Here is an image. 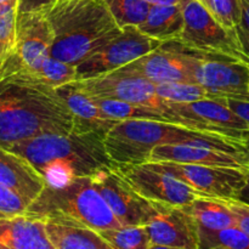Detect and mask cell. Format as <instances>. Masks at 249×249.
<instances>
[{"mask_svg": "<svg viewBox=\"0 0 249 249\" xmlns=\"http://www.w3.org/2000/svg\"><path fill=\"white\" fill-rule=\"evenodd\" d=\"M91 179L95 189L122 226L146 225L155 214L153 202L136 192L119 172L118 167L101 170Z\"/></svg>", "mask_w": 249, "mask_h": 249, "instance_id": "cell-12", "label": "cell"}, {"mask_svg": "<svg viewBox=\"0 0 249 249\" xmlns=\"http://www.w3.org/2000/svg\"><path fill=\"white\" fill-rule=\"evenodd\" d=\"M197 1L201 2L202 5H204L208 10H211V0H197Z\"/></svg>", "mask_w": 249, "mask_h": 249, "instance_id": "cell-40", "label": "cell"}, {"mask_svg": "<svg viewBox=\"0 0 249 249\" xmlns=\"http://www.w3.org/2000/svg\"><path fill=\"white\" fill-rule=\"evenodd\" d=\"M48 17L53 31L51 56L74 66L122 31L104 0H58Z\"/></svg>", "mask_w": 249, "mask_h": 249, "instance_id": "cell-4", "label": "cell"}, {"mask_svg": "<svg viewBox=\"0 0 249 249\" xmlns=\"http://www.w3.org/2000/svg\"><path fill=\"white\" fill-rule=\"evenodd\" d=\"M74 116L56 89L24 72L0 80V146L74 129Z\"/></svg>", "mask_w": 249, "mask_h": 249, "instance_id": "cell-1", "label": "cell"}, {"mask_svg": "<svg viewBox=\"0 0 249 249\" xmlns=\"http://www.w3.org/2000/svg\"><path fill=\"white\" fill-rule=\"evenodd\" d=\"M162 41L143 34L138 27H123L121 33L77 66L78 79L96 77L119 70L151 53Z\"/></svg>", "mask_w": 249, "mask_h": 249, "instance_id": "cell-11", "label": "cell"}, {"mask_svg": "<svg viewBox=\"0 0 249 249\" xmlns=\"http://www.w3.org/2000/svg\"><path fill=\"white\" fill-rule=\"evenodd\" d=\"M58 0H19L18 14L33 11H49Z\"/></svg>", "mask_w": 249, "mask_h": 249, "instance_id": "cell-34", "label": "cell"}, {"mask_svg": "<svg viewBox=\"0 0 249 249\" xmlns=\"http://www.w3.org/2000/svg\"><path fill=\"white\" fill-rule=\"evenodd\" d=\"M148 162H174L184 164L230 167L249 170V156L225 152L198 145H163L151 153ZM147 162V163H148Z\"/></svg>", "mask_w": 249, "mask_h": 249, "instance_id": "cell-16", "label": "cell"}, {"mask_svg": "<svg viewBox=\"0 0 249 249\" xmlns=\"http://www.w3.org/2000/svg\"><path fill=\"white\" fill-rule=\"evenodd\" d=\"M73 83L91 99L118 100L169 113L170 101L157 94L156 84L125 66L106 74L78 79Z\"/></svg>", "mask_w": 249, "mask_h": 249, "instance_id": "cell-9", "label": "cell"}, {"mask_svg": "<svg viewBox=\"0 0 249 249\" xmlns=\"http://www.w3.org/2000/svg\"><path fill=\"white\" fill-rule=\"evenodd\" d=\"M236 199L240 202H243V203H246V204H249V173H248L247 182H246L245 187L241 190V192L238 194V196L236 197Z\"/></svg>", "mask_w": 249, "mask_h": 249, "instance_id": "cell-36", "label": "cell"}, {"mask_svg": "<svg viewBox=\"0 0 249 249\" xmlns=\"http://www.w3.org/2000/svg\"><path fill=\"white\" fill-rule=\"evenodd\" d=\"M99 233L113 249H148L151 246V238L145 225L122 226L99 231Z\"/></svg>", "mask_w": 249, "mask_h": 249, "instance_id": "cell-25", "label": "cell"}, {"mask_svg": "<svg viewBox=\"0 0 249 249\" xmlns=\"http://www.w3.org/2000/svg\"><path fill=\"white\" fill-rule=\"evenodd\" d=\"M180 46L186 53L192 82L202 85L214 99L249 100V62Z\"/></svg>", "mask_w": 249, "mask_h": 249, "instance_id": "cell-7", "label": "cell"}, {"mask_svg": "<svg viewBox=\"0 0 249 249\" xmlns=\"http://www.w3.org/2000/svg\"><path fill=\"white\" fill-rule=\"evenodd\" d=\"M184 28L177 43L192 50L230 56L249 62L237 32L221 23L211 10L197 0H180Z\"/></svg>", "mask_w": 249, "mask_h": 249, "instance_id": "cell-6", "label": "cell"}, {"mask_svg": "<svg viewBox=\"0 0 249 249\" xmlns=\"http://www.w3.org/2000/svg\"><path fill=\"white\" fill-rule=\"evenodd\" d=\"M243 142H245L246 147H247V150L249 152V130L245 131V134H243Z\"/></svg>", "mask_w": 249, "mask_h": 249, "instance_id": "cell-39", "label": "cell"}, {"mask_svg": "<svg viewBox=\"0 0 249 249\" xmlns=\"http://www.w3.org/2000/svg\"><path fill=\"white\" fill-rule=\"evenodd\" d=\"M156 91L163 99L172 102L190 104V102L201 101V100L214 99L211 92L207 91L202 85L196 83L178 82L165 83L156 85Z\"/></svg>", "mask_w": 249, "mask_h": 249, "instance_id": "cell-28", "label": "cell"}, {"mask_svg": "<svg viewBox=\"0 0 249 249\" xmlns=\"http://www.w3.org/2000/svg\"><path fill=\"white\" fill-rule=\"evenodd\" d=\"M0 184L23 197L31 206L46 186L44 178L22 157L0 146Z\"/></svg>", "mask_w": 249, "mask_h": 249, "instance_id": "cell-17", "label": "cell"}, {"mask_svg": "<svg viewBox=\"0 0 249 249\" xmlns=\"http://www.w3.org/2000/svg\"><path fill=\"white\" fill-rule=\"evenodd\" d=\"M198 145L237 155H248L245 142L219 134L199 131L167 122L128 119L114 124L105 136L107 153L116 167L143 164L163 145Z\"/></svg>", "mask_w": 249, "mask_h": 249, "instance_id": "cell-3", "label": "cell"}, {"mask_svg": "<svg viewBox=\"0 0 249 249\" xmlns=\"http://www.w3.org/2000/svg\"><path fill=\"white\" fill-rule=\"evenodd\" d=\"M29 204L14 190L0 184V219L26 215Z\"/></svg>", "mask_w": 249, "mask_h": 249, "instance_id": "cell-30", "label": "cell"}, {"mask_svg": "<svg viewBox=\"0 0 249 249\" xmlns=\"http://www.w3.org/2000/svg\"><path fill=\"white\" fill-rule=\"evenodd\" d=\"M18 4L19 0H9L0 5V48L4 51V58L14 49L16 41Z\"/></svg>", "mask_w": 249, "mask_h": 249, "instance_id": "cell-29", "label": "cell"}, {"mask_svg": "<svg viewBox=\"0 0 249 249\" xmlns=\"http://www.w3.org/2000/svg\"><path fill=\"white\" fill-rule=\"evenodd\" d=\"M56 249H113L97 231L82 226L45 223Z\"/></svg>", "mask_w": 249, "mask_h": 249, "instance_id": "cell-23", "label": "cell"}, {"mask_svg": "<svg viewBox=\"0 0 249 249\" xmlns=\"http://www.w3.org/2000/svg\"><path fill=\"white\" fill-rule=\"evenodd\" d=\"M106 133L99 130L53 133L34 136L6 150L26 160L50 186H62L77 178L94 177L116 168L105 145Z\"/></svg>", "mask_w": 249, "mask_h": 249, "instance_id": "cell-2", "label": "cell"}, {"mask_svg": "<svg viewBox=\"0 0 249 249\" xmlns=\"http://www.w3.org/2000/svg\"><path fill=\"white\" fill-rule=\"evenodd\" d=\"M53 31L48 11L22 12L17 16L15 46L0 63V80L19 72L34 73L51 56Z\"/></svg>", "mask_w": 249, "mask_h": 249, "instance_id": "cell-8", "label": "cell"}, {"mask_svg": "<svg viewBox=\"0 0 249 249\" xmlns=\"http://www.w3.org/2000/svg\"><path fill=\"white\" fill-rule=\"evenodd\" d=\"M6 1H9V0H0V5L4 4V2H6Z\"/></svg>", "mask_w": 249, "mask_h": 249, "instance_id": "cell-42", "label": "cell"}, {"mask_svg": "<svg viewBox=\"0 0 249 249\" xmlns=\"http://www.w3.org/2000/svg\"><path fill=\"white\" fill-rule=\"evenodd\" d=\"M2 58H4V51H2V49L0 48V63H1Z\"/></svg>", "mask_w": 249, "mask_h": 249, "instance_id": "cell-41", "label": "cell"}, {"mask_svg": "<svg viewBox=\"0 0 249 249\" xmlns=\"http://www.w3.org/2000/svg\"><path fill=\"white\" fill-rule=\"evenodd\" d=\"M125 67L147 78L156 85L178 82L194 83L190 74L186 53L177 41L163 43Z\"/></svg>", "mask_w": 249, "mask_h": 249, "instance_id": "cell-15", "label": "cell"}, {"mask_svg": "<svg viewBox=\"0 0 249 249\" xmlns=\"http://www.w3.org/2000/svg\"><path fill=\"white\" fill-rule=\"evenodd\" d=\"M26 215L44 223L82 226L97 232L122 228L95 189L91 177L77 178L62 186L46 185L28 207Z\"/></svg>", "mask_w": 249, "mask_h": 249, "instance_id": "cell-5", "label": "cell"}, {"mask_svg": "<svg viewBox=\"0 0 249 249\" xmlns=\"http://www.w3.org/2000/svg\"><path fill=\"white\" fill-rule=\"evenodd\" d=\"M231 211L235 213L237 219V226L249 236V204L237 201V199H226Z\"/></svg>", "mask_w": 249, "mask_h": 249, "instance_id": "cell-33", "label": "cell"}, {"mask_svg": "<svg viewBox=\"0 0 249 249\" xmlns=\"http://www.w3.org/2000/svg\"><path fill=\"white\" fill-rule=\"evenodd\" d=\"M118 169L135 191L148 201L187 207L202 195L180 180L151 169L146 164L122 165Z\"/></svg>", "mask_w": 249, "mask_h": 249, "instance_id": "cell-13", "label": "cell"}, {"mask_svg": "<svg viewBox=\"0 0 249 249\" xmlns=\"http://www.w3.org/2000/svg\"><path fill=\"white\" fill-rule=\"evenodd\" d=\"M143 164L180 180L199 194L224 199H236L247 182L249 173V170L240 168L174 162H148Z\"/></svg>", "mask_w": 249, "mask_h": 249, "instance_id": "cell-10", "label": "cell"}, {"mask_svg": "<svg viewBox=\"0 0 249 249\" xmlns=\"http://www.w3.org/2000/svg\"><path fill=\"white\" fill-rule=\"evenodd\" d=\"M199 249L223 247L226 249H249V236L238 226L224 230L198 228Z\"/></svg>", "mask_w": 249, "mask_h": 249, "instance_id": "cell-26", "label": "cell"}, {"mask_svg": "<svg viewBox=\"0 0 249 249\" xmlns=\"http://www.w3.org/2000/svg\"><path fill=\"white\" fill-rule=\"evenodd\" d=\"M121 28L140 26L146 19L151 5L145 0H104Z\"/></svg>", "mask_w": 249, "mask_h": 249, "instance_id": "cell-27", "label": "cell"}, {"mask_svg": "<svg viewBox=\"0 0 249 249\" xmlns=\"http://www.w3.org/2000/svg\"><path fill=\"white\" fill-rule=\"evenodd\" d=\"M27 74L53 89H57V88L78 80L77 66L63 62L53 56H49L36 72L27 73Z\"/></svg>", "mask_w": 249, "mask_h": 249, "instance_id": "cell-24", "label": "cell"}, {"mask_svg": "<svg viewBox=\"0 0 249 249\" xmlns=\"http://www.w3.org/2000/svg\"><path fill=\"white\" fill-rule=\"evenodd\" d=\"M211 11L221 23L236 31L240 21V0H211Z\"/></svg>", "mask_w": 249, "mask_h": 249, "instance_id": "cell-31", "label": "cell"}, {"mask_svg": "<svg viewBox=\"0 0 249 249\" xmlns=\"http://www.w3.org/2000/svg\"><path fill=\"white\" fill-rule=\"evenodd\" d=\"M150 5H177L180 0H145Z\"/></svg>", "mask_w": 249, "mask_h": 249, "instance_id": "cell-37", "label": "cell"}, {"mask_svg": "<svg viewBox=\"0 0 249 249\" xmlns=\"http://www.w3.org/2000/svg\"><path fill=\"white\" fill-rule=\"evenodd\" d=\"M56 91L74 116L75 130H99L107 134V131L119 122L109 118L89 96L75 87L74 83L57 88Z\"/></svg>", "mask_w": 249, "mask_h": 249, "instance_id": "cell-20", "label": "cell"}, {"mask_svg": "<svg viewBox=\"0 0 249 249\" xmlns=\"http://www.w3.org/2000/svg\"><path fill=\"white\" fill-rule=\"evenodd\" d=\"M236 32L243 50L249 57V0H240V21L236 27Z\"/></svg>", "mask_w": 249, "mask_h": 249, "instance_id": "cell-32", "label": "cell"}, {"mask_svg": "<svg viewBox=\"0 0 249 249\" xmlns=\"http://www.w3.org/2000/svg\"><path fill=\"white\" fill-rule=\"evenodd\" d=\"M172 112H177L181 117L201 122L207 125L226 129L238 134H245V131L249 130L247 122L218 99L201 100L190 104L170 101L169 113Z\"/></svg>", "mask_w": 249, "mask_h": 249, "instance_id": "cell-19", "label": "cell"}, {"mask_svg": "<svg viewBox=\"0 0 249 249\" xmlns=\"http://www.w3.org/2000/svg\"><path fill=\"white\" fill-rule=\"evenodd\" d=\"M152 202V201H151ZM156 212L146 228L153 245L199 249L198 226L185 207L153 202Z\"/></svg>", "mask_w": 249, "mask_h": 249, "instance_id": "cell-14", "label": "cell"}, {"mask_svg": "<svg viewBox=\"0 0 249 249\" xmlns=\"http://www.w3.org/2000/svg\"><path fill=\"white\" fill-rule=\"evenodd\" d=\"M138 28L146 36L168 43L179 38L184 28V15L180 4L151 5L145 21Z\"/></svg>", "mask_w": 249, "mask_h": 249, "instance_id": "cell-21", "label": "cell"}, {"mask_svg": "<svg viewBox=\"0 0 249 249\" xmlns=\"http://www.w3.org/2000/svg\"><path fill=\"white\" fill-rule=\"evenodd\" d=\"M215 99L220 100L221 102L230 107L235 113L242 119H245L249 125V100H238V99H231V97H215Z\"/></svg>", "mask_w": 249, "mask_h": 249, "instance_id": "cell-35", "label": "cell"}, {"mask_svg": "<svg viewBox=\"0 0 249 249\" xmlns=\"http://www.w3.org/2000/svg\"><path fill=\"white\" fill-rule=\"evenodd\" d=\"M211 249H226V248H223V247H214V248H211Z\"/></svg>", "mask_w": 249, "mask_h": 249, "instance_id": "cell-43", "label": "cell"}, {"mask_svg": "<svg viewBox=\"0 0 249 249\" xmlns=\"http://www.w3.org/2000/svg\"><path fill=\"white\" fill-rule=\"evenodd\" d=\"M0 249H56L43 220L28 215L0 219Z\"/></svg>", "mask_w": 249, "mask_h": 249, "instance_id": "cell-18", "label": "cell"}, {"mask_svg": "<svg viewBox=\"0 0 249 249\" xmlns=\"http://www.w3.org/2000/svg\"><path fill=\"white\" fill-rule=\"evenodd\" d=\"M197 226L207 230H224L237 226V219L224 198L201 195L190 206L185 207Z\"/></svg>", "mask_w": 249, "mask_h": 249, "instance_id": "cell-22", "label": "cell"}, {"mask_svg": "<svg viewBox=\"0 0 249 249\" xmlns=\"http://www.w3.org/2000/svg\"><path fill=\"white\" fill-rule=\"evenodd\" d=\"M148 249H184V248H178V247H168V246L153 245V243H151L150 248H148Z\"/></svg>", "mask_w": 249, "mask_h": 249, "instance_id": "cell-38", "label": "cell"}]
</instances>
